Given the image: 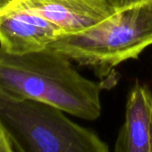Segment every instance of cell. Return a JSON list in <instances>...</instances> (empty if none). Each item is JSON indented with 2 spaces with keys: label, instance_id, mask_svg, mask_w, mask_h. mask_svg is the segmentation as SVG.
Returning <instances> with one entry per match:
<instances>
[{
  "label": "cell",
  "instance_id": "cell-1",
  "mask_svg": "<svg viewBox=\"0 0 152 152\" xmlns=\"http://www.w3.org/2000/svg\"><path fill=\"white\" fill-rule=\"evenodd\" d=\"M101 83L82 75L64 54L47 48L23 55L0 49V89L88 121L102 110Z\"/></svg>",
  "mask_w": 152,
  "mask_h": 152
},
{
  "label": "cell",
  "instance_id": "cell-2",
  "mask_svg": "<svg viewBox=\"0 0 152 152\" xmlns=\"http://www.w3.org/2000/svg\"><path fill=\"white\" fill-rule=\"evenodd\" d=\"M152 46V0L116 11L81 32L64 34L48 48L81 65L95 69L99 76L121 63L136 59Z\"/></svg>",
  "mask_w": 152,
  "mask_h": 152
},
{
  "label": "cell",
  "instance_id": "cell-3",
  "mask_svg": "<svg viewBox=\"0 0 152 152\" xmlns=\"http://www.w3.org/2000/svg\"><path fill=\"white\" fill-rule=\"evenodd\" d=\"M0 126L18 152H109L94 132L50 105L0 89Z\"/></svg>",
  "mask_w": 152,
  "mask_h": 152
},
{
  "label": "cell",
  "instance_id": "cell-4",
  "mask_svg": "<svg viewBox=\"0 0 152 152\" xmlns=\"http://www.w3.org/2000/svg\"><path fill=\"white\" fill-rule=\"evenodd\" d=\"M64 33L41 16L0 2V49L23 55L47 48Z\"/></svg>",
  "mask_w": 152,
  "mask_h": 152
},
{
  "label": "cell",
  "instance_id": "cell-5",
  "mask_svg": "<svg viewBox=\"0 0 152 152\" xmlns=\"http://www.w3.org/2000/svg\"><path fill=\"white\" fill-rule=\"evenodd\" d=\"M34 13L64 34L85 31L116 12L109 0H0Z\"/></svg>",
  "mask_w": 152,
  "mask_h": 152
},
{
  "label": "cell",
  "instance_id": "cell-6",
  "mask_svg": "<svg viewBox=\"0 0 152 152\" xmlns=\"http://www.w3.org/2000/svg\"><path fill=\"white\" fill-rule=\"evenodd\" d=\"M152 91L140 83L132 88L125 107V117L114 152H151Z\"/></svg>",
  "mask_w": 152,
  "mask_h": 152
},
{
  "label": "cell",
  "instance_id": "cell-7",
  "mask_svg": "<svg viewBox=\"0 0 152 152\" xmlns=\"http://www.w3.org/2000/svg\"><path fill=\"white\" fill-rule=\"evenodd\" d=\"M146 1H148V0H109V2L111 3V5L116 11L124 9V8H127L135 5H139Z\"/></svg>",
  "mask_w": 152,
  "mask_h": 152
},
{
  "label": "cell",
  "instance_id": "cell-8",
  "mask_svg": "<svg viewBox=\"0 0 152 152\" xmlns=\"http://www.w3.org/2000/svg\"><path fill=\"white\" fill-rule=\"evenodd\" d=\"M0 152H15L10 140L1 126H0Z\"/></svg>",
  "mask_w": 152,
  "mask_h": 152
},
{
  "label": "cell",
  "instance_id": "cell-9",
  "mask_svg": "<svg viewBox=\"0 0 152 152\" xmlns=\"http://www.w3.org/2000/svg\"><path fill=\"white\" fill-rule=\"evenodd\" d=\"M151 152H152V108H151Z\"/></svg>",
  "mask_w": 152,
  "mask_h": 152
}]
</instances>
